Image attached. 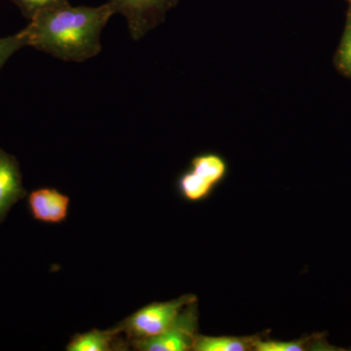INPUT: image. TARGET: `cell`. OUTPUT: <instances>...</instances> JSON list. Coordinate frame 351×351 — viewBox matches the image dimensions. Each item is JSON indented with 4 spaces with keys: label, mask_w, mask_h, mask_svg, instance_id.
I'll return each instance as SVG.
<instances>
[{
    "label": "cell",
    "mask_w": 351,
    "mask_h": 351,
    "mask_svg": "<svg viewBox=\"0 0 351 351\" xmlns=\"http://www.w3.org/2000/svg\"><path fill=\"white\" fill-rule=\"evenodd\" d=\"M348 1H350V5H351V0H348Z\"/></svg>",
    "instance_id": "obj_15"
},
{
    "label": "cell",
    "mask_w": 351,
    "mask_h": 351,
    "mask_svg": "<svg viewBox=\"0 0 351 351\" xmlns=\"http://www.w3.org/2000/svg\"><path fill=\"white\" fill-rule=\"evenodd\" d=\"M196 302L195 295H186L173 301L152 302L119 323L129 341L151 338L165 331L188 304Z\"/></svg>",
    "instance_id": "obj_2"
},
{
    "label": "cell",
    "mask_w": 351,
    "mask_h": 351,
    "mask_svg": "<svg viewBox=\"0 0 351 351\" xmlns=\"http://www.w3.org/2000/svg\"><path fill=\"white\" fill-rule=\"evenodd\" d=\"M121 329L119 326L112 329L101 331L93 329L91 331L75 334L71 338L66 350L68 351H115L128 350L130 341L120 337Z\"/></svg>",
    "instance_id": "obj_7"
},
{
    "label": "cell",
    "mask_w": 351,
    "mask_h": 351,
    "mask_svg": "<svg viewBox=\"0 0 351 351\" xmlns=\"http://www.w3.org/2000/svg\"><path fill=\"white\" fill-rule=\"evenodd\" d=\"M27 46V39L23 31L13 36L0 38V71L13 54Z\"/></svg>",
    "instance_id": "obj_13"
},
{
    "label": "cell",
    "mask_w": 351,
    "mask_h": 351,
    "mask_svg": "<svg viewBox=\"0 0 351 351\" xmlns=\"http://www.w3.org/2000/svg\"><path fill=\"white\" fill-rule=\"evenodd\" d=\"M27 205L36 221L59 225L68 219L71 198L56 189L43 188L29 193Z\"/></svg>",
    "instance_id": "obj_5"
},
{
    "label": "cell",
    "mask_w": 351,
    "mask_h": 351,
    "mask_svg": "<svg viewBox=\"0 0 351 351\" xmlns=\"http://www.w3.org/2000/svg\"><path fill=\"white\" fill-rule=\"evenodd\" d=\"M254 341L233 337H196L195 351H245L254 348Z\"/></svg>",
    "instance_id": "obj_9"
},
{
    "label": "cell",
    "mask_w": 351,
    "mask_h": 351,
    "mask_svg": "<svg viewBox=\"0 0 351 351\" xmlns=\"http://www.w3.org/2000/svg\"><path fill=\"white\" fill-rule=\"evenodd\" d=\"M254 348L258 351H302L306 350L302 341L299 343H279V341H254Z\"/></svg>",
    "instance_id": "obj_14"
},
{
    "label": "cell",
    "mask_w": 351,
    "mask_h": 351,
    "mask_svg": "<svg viewBox=\"0 0 351 351\" xmlns=\"http://www.w3.org/2000/svg\"><path fill=\"white\" fill-rule=\"evenodd\" d=\"M25 196L19 162L0 147V223L11 208Z\"/></svg>",
    "instance_id": "obj_6"
},
{
    "label": "cell",
    "mask_w": 351,
    "mask_h": 351,
    "mask_svg": "<svg viewBox=\"0 0 351 351\" xmlns=\"http://www.w3.org/2000/svg\"><path fill=\"white\" fill-rule=\"evenodd\" d=\"M335 64L343 75L351 78V5L346 15L343 38L335 55Z\"/></svg>",
    "instance_id": "obj_11"
},
{
    "label": "cell",
    "mask_w": 351,
    "mask_h": 351,
    "mask_svg": "<svg viewBox=\"0 0 351 351\" xmlns=\"http://www.w3.org/2000/svg\"><path fill=\"white\" fill-rule=\"evenodd\" d=\"M182 197L189 201H199L208 197L214 188L211 182L189 170L180 177L178 182Z\"/></svg>",
    "instance_id": "obj_10"
},
{
    "label": "cell",
    "mask_w": 351,
    "mask_h": 351,
    "mask_svg": "<svg viewBox=\"0 0 351 351\" xmlns=\"http://www.w3.org/2000/svg\"><path fill=\"white\" fill-rule=\"evenodd\" d=\"M112 15L108 2L98 7L69 4L38 14L22 31L27 46L80 63L101 52V31Z\"/></svg>",
    "instance_id": "obj_1"
},
{
    "label": "cell",
    "mask_w": 351,
    "mask_h": 351,
    "mask_svg": "<svg viewBox=\"0 0 351 351\" xmlns=\"http://www.w3.org/2000/svg\"><path fill=\"white\" fill-rule=\"evenodd\" d=\"M191 170L213 186L223 179L228 170L226 161L214 154H201L191 160Z\"/></svg>",
    "instance_id": "obj_8"
},
{
    "label": "cell",
    "mask_w": 351,
    "mask_h": 351,
    "mask_svg": "<svg viewBox=\"0 0 351 351\" xmlns=\"http://www.w3.org/2000/svg\"><path fill=\"white\" fill-rule=\"evenodd\" d=\"M195 302L188 304L165 331L157 336L130 341V348L140 351H186L193 350L197 331Z\"/></svg>",
    "instance_id": "obj_3"
},
{
    "label": "cell",
    "mask_w": 351,
    "mask_h": 351,
    "mask_svg": "<svg viewBox=\"0 0 351 351\" xmlns=\"http://www.w3.org/2000/svg\"><path fill=\"white\" fill-rule=\"evenodd\" d=\"M11 1L20 9L23 16L27 20H32L34 16L44 11L69 5V0H11Z\"/></svg>",
    "instance_id": "obj_12"
},
{
    "label": "cell",
    "mask_w": 351,
    "mask_h": 351,
    "mask_svg": "<svg viewBox=\"0 0 351 351\" xmlns=\"http://www.w3.org/2000/svg\"><path fill=\"white\" fill-rule=\"evenodd\" d=\"M178 0H108L113 13L126 18L129 32L134 40L163 22L166 13L177 4Z\"/></svg>",
    "instance_id": "obj_4"
}]
</instances>
